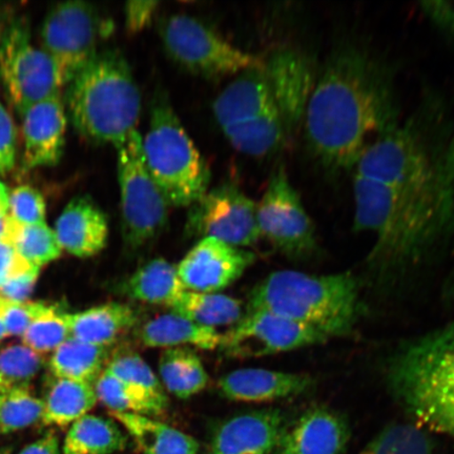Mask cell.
<instances>
[{"instance_id": "1", "label": "cell", "mask_w": 454, "mask_h": 454, "mask_svg": "<svg viewBox=\"0 0 454 454\" xmlns=\"http://www.w3.org/2000/svg\"><path fill=\"white\" fill-rule=\"evenodd\" d=\"M387 69L356 47L333 53L316 78L304 127L311 154L331 172L355 168L380 136L396 127Z\"/></svg>"}, {"instance_id": "2", "label": "cell", "mask_w": 454, "mask_h": 454, "mask_svg": "<svg viewBox=\"0 0 454 454\" xmlns=\"http://www.w3.org/2000/svg\"><path fill=\"white\" fill-rule=\"evenodd\" d=\"M356 231L376 237L367 258L379 284L395 283L423 263L454 230V185L402 189L355 176Z\"/></svg>"}, {"instance_id": "3", "label": "cell", "mask_w": 454, "mask_h": 454, "mask_svg": "<svg viewBox=\"0 0 454 454\" xmlns=\"http://www.w3.org/2000/svg\"><path fill=\"white\" fill-rule=\"evenodd\" d=\"M262 311L314 329L326 338L353 333L362 315L360 284L351 272H271L248 294L247 311Z\"/></svg>"}, {"instance_id": "4", "label": "cell", "mask_w": 454, "mask_h": 454, "mask_svg": "<svg viewBox=\"0 0 454 454\" xmlns=\"http://www.w3.org/2000/svg\"><path fill=\"white\" fill-rule=\"evenodd\" d=\"M74 129L92 145L117 146L137 129L141 95L126 57L98 52L67 85Z\"/></svg>"}, {"instance_id": "5", "label": "cell", "mask_w": 454, "mask_h": 454, "mask_svg": "<svg viewBox=\"0 0 454 454\" xmlns=\"http://www.w3.org/2000/svg\"><path fill=\"white\" fill-rule=\"evenodd\" d=\"M387 384L418 425L454 439V323L402 346Z\"/></svg>"}, {"instance_id": "6", "label": "cell", "mask_w": 454, "mask_h": 454, "mask_svg": "<svg viewBox=\"0 0 454 454\" xmlns=\"http://www.w3.org/2000/svg\"><path fill=\"white\" fill-rule=\"evenodd\" d=\"M142 152L169 207H190L208 191L211 170L166 95L157 93L153 100Z\"/></svg>"}, {"instance_id": "7", "label": "cell", "mask_w": 454, "mask_h": 454, "mask_svg": "<svg viewBox=\"0 0 454 454\" xmlns=\"http://www.w3.org/2000/svg\"><path fill=\"white\" fill-rule=\"evenodd\" d=\"M115 149L122 241L127 251L137 252L166 229L170 207L146 168L138 130Z\"/></svg>"}, {"instance_id": "8", "label": "cell", "mask_w": 454, "mask_h": 454, "mask_svg": "<svg viewBox=\"0 0 454 454\" xmlns=\"http://www.w3.org/2000/svg\"><path fill=\"white\" fill-rule=\"evenodd\" d=\"M357 177L410 190L452 184L411 127H395L372 142L356 166Z\"/></svg>"}, {"instance_id": "9", "label": "cell", "mask_w": 454, "mask_h": 454, "mask_svg": "<svg viewBox=\"0 0 454 454\" xmlns=\"http://www.w3.org/2000/svg\"><path fill=\"white\" fill-rule=\"evenodd\" d=\"M164 49L176 64L194 75L214 79L239 75L264 65L244 52L201 20L177 14L164 20L160 28Z\"/></svg>"}, {"instance_id": "10", "label": "cell", "mask_w": 454, "mask_h": 454, "mask_svg": "<svg viewBox=\"0 0 454 454\" xmlns=\"http://www.w3.org/2000/svg\"><path fill=\"white\" fill-rule=\"evenodd\" d=\"M109 25L94 5L65 2L51 9L41 28L42 49L53 61L60 88L69 85L98 53Z\"/></svg>"}, {"instance_id": "11", "label": "cell", "mask_w": 454, "mask_h": 454, "mask_svg": "<svg viewBox=\"0 0 454 454\" xmlns=\"http://www.w3.org/2000/svg\"><path fill=\"white\" fill-rule=\"evenodd\" d=\"M0 79L20 114L60 93L53 61L32 43L30 25L25 17L10 20L0 38Z\"/></svg>"}, {"instance_id": "12", "label": "cell", "mask_w": 454, "mask_h": 454, "mask_svg": "<svg viewBox=\"0 0 454 454\" xmlns=\"http://www.w3.org/2000/svg\"><path fill=\"white\" fill-rule=\"evenodd\" d=\"M257 219L261 238L288 258L305 260L317 253L315 225L283 168L272 174L257 204Z\"/></svg>"}, {"instance_id": "13", "label": "cell", "mask_w": 454, "mask_h": 454, "mask_svg": "<svg viewBox=\"0 0 454 454\" xmlns=\"http://www.w3.org/2000/svg\"><path fill=\"white\" fill-rule=\"evenodd\" d=\"M185 234L215 238L240 248L253 247L261 238L257 203L235 184L214 187L189 207Z\"/></svg>"}, {"instance_id": "14", "label": "cell", "mask_w": 454, "mask_h": 454, "mask_svg": "<svg viewBox=\"0 0 454 454\" xmlns=\"http://www.w3.org/2000/svg\"><path fill=\"white\" fill-rule=\"evenodd\" d=\"M328 338L309 327L262 311L247 312L223 334L220 348L236 359L261 357L326 342Z\"/></svg>"}, {"instance_id": "15", "label": "cell", "mask_w": 454, "mask_h": 454, "mask_svg": "<svg viewBox=\"0 0 454 454\" xmlns=\"http://www.w3.org/2000/svg\"><path fill=\"white\" fill-rule=\"evenodd\" d=\"M254 259V254L246 248L215 238H203L176 269L186 291L215 294L240 279Z\"/></svg>"}, {"instance_id": "16", "label": "cell", "mask_w": 454, "mask_h": 454, "mask_svg": "<svg viewBox=\"0 0 454 454\" xmlns=\"http://www.w3.org/2000/svg\"><path fill=\"white\" fill-rule=\"evenodd\" d=\"M22 169L54 167L64 155L67 114L60 93L36 102L20 114Z\"/></svg>"}, {"instance_id": "17", "label": "cell", "mask_w": 454, "mask_h": 454, "mask_svg": "<svg viewBox=\"0 0 454 454\" xmlns=\"http://www.w3.org/2000/svg\"><path fill=\"white\" fill-rule=\"evenodd\" d=\"M264 72L278 112L287 130L303 121L316 77L308 59L294 50H280L264 60Z\"/></svg>"}, {"instance_id": "18", "label": "cell", "mask_w": 454, "mask_h": 454, "mask_svg": "<svg viewBox=\"0 0 454 454\" xmlns=\"http://www.w3.org/2000/svg\"><path fill=\"white\" fill-rule=\"evenodd\" d=\"M284 431V417L277 408L238 414L215 430L213 454H271Z\"/></svg>"}, {"instance_id": "19", "label": "cell", "mask_w": 454, "mask_h": 454, "mask_svg": "<svg viewBox=\"0 0 454 454\" xmlns=\"http://www.w3.org/2000/svg\"><path fill=\"white\" fill-rule=\"evenodd\" d=\"M349 439V423L342 413L315 406L284 431L278 448L280 454H342Z\"/></svg>"}, {"instance_id": "20", "label": "cell", "mask_w": 454, "mask_h": 454, "mask_svg": "<svg viewBox=\"0 0 454 454\" xmlns=\"http://www.w3.org/2000/svg\"><path fill=\"white\" fill-rule=\"evenodd\" d=\"M315 381L309 374L241 368L219 380L218 388L226 399L247 403L274 402L309 393Z\"/></svg>"}, {"instance_id": "21", "label": "cell", "mask_w": 454, "mask_h": 454, "mask_svg": "<svg viewBox=\"0 0 454 454\" xmlns=\"http://www.w3.org/2000/svg\"><path fill=\"white\" fill-rule=\"evenodd\" d=\"M55 234L62 251L90 258L104 251L109 239L106 215L90 196H78L56 221Z\"/></svg>"}, {"instance_id": "22", "label": "cell", "mask_w": 454, "mask_h": 454, "mask_svg": "<svg viewBox=\"0 0 454 454\" xmlns=\"http://www.w3.org/2000/svg\"><path fill=\"white\" fill-rule=\"evenodd\" d=\"M276 107L264 65L244 71L215 99L213 112L221 129L253 121Z\"/></svg>"}, {"instance_id": "23", "label": "cell", "mask_w": 454, "mask_h": 454, "mask_svg": "<svg viewBox=\"0 0 454 454\" xmlns=\"http://www.w3.org/2000/svg\"><path fill=\"white\" fill-rule=\"evenodd\" d=\"M142 343L151 348H220L223 334L217 329L199 325L187 317L168 314L154 317L140 328Z\"/></svg>"}, {"instance_id": "24", "label": "cell", "mask_w": 454, "mask_h": 454, "mask_svg": "<svg viewBox=\"0 0 454 454\" xmlns=\"http://www.w3.org/2000/svg\"><path fill=\"white\" fill-rule=\"evenodd\" d=\"M70 336L109 348L137 322V312L128 304L109 302L75 314H66Z\"/></svg>"}, {"instance_id": "25", "label": "cell", "mask_w": 454, "mask_h": 454, "mask_svg": "<svg viewBox=\"0 0 454 454\" xmlns=\"http://www.w3.org/2000/svg\"><path fill=\"white\" fill-rule=\"evenodd\" d=\"M144 454H199L192 436L142 414L110 412Z\"/></svg>"}, {"instance_id": "26", "label": "cell", "mask_w": 454, "mask_h": 454, "mask_svg": "<svg viewBox=\"0 0 454 454\" xmlns=\"http://www.w3.org/2000/svg\"><path fill=\"white\" fill-rule=\"evenodd\" d=\"M119 288L129 299L168 309L186 291L176 266L163 258L153 259L140 266Z\"/></svg>"}, {"instance_id": "27", "label": "cell", "mask_w": 454, "mask_h": 454, "mask_svg": "<svg viewBox=\"0 0 454 454\" xmlns=\"http://www.w3.org/2000/svg\"><path fill=\"white\" fill-rule=\"evenodd\" d=\"M42 423L67 427L98 404L94 385L52 377L45 386Z\"/></svg>"}, {"instance_id": "28", "label": "cell", "mask_w": 454, "mask_h": 454, "mask_svg": "<svg viewBox=\"0 0 454 454\" xmlns=\"http://www.w3.org/2000/svg\"><path fill=\"white\" fill-rule=\"evenodd\" d=\"M128 438L113 419L94 414L77 419L70 426L62 444V454H114L124 450Z\"/></svg>"}, {"instance_id": "29", "label": "cell", "mask_w": 454, "mask_h": 454, "mask_svg": "<svg viewBox=\"0 0 454 454\" xmlns=\"http://www.w3.org/2000/svg\"><path fill=\"white\" fill-rule=\"evenodd\" d=\"M109 362V348L70 337L53 351L49 366L53 377L94 385Z\"/></svg>"}, {"instance_id": "30", "label": "cell", "mask_w": 454, "mask_h": 454, "mask_svg": "<svg viewBox=\"0 0 454 454\" xmlns=\"http://www.w3.org/2000/svg\"><path fill=\"white\" fill-rule=\"evenodd\" d=\"M238 152L252 157H264L280 149L288 132L277 107L247 122L223 129Z\"/></svg>"}, {"instance_id": "31", "label": "cell", "mask_w": 454, "mask_h": 454, "mask_svg": "<svg viewBox=\"0 0 454 454\" xmlns=\"http://www.w3.org/2000/svg\"><path fill=\"white\" fill-rule=\"evenodd\" d=\"M159 377L163 388L181 400L201 393L209 379L200 357L184 348L164 349L159 359Z\"/></svg>"}, {"instance_id": "32", "label": "cell", "mask_w": 454, "mask_h": 454, "mask_svg": "<svg viewBox=\"0 0 454 454\" xmlns=\"http://www.w3.org/2000/svg\"><path fill=\"white\" fill-rule=\"evenodd\" d=\"M169 311L213 329L234 326L244 316L240 301L221 293L185 291L170 306Z\"/></svg>"}, {"instance_id": "33", "label": "cell", "mask_w": 454, "mask_h": 454, "mask_svg": "<svg viewBox=\"0 0 454 454\" xmlns=\"http://www.w3.org/2000/svg\"><path fill=\"white\" fill-rule=\"evenodd\" d=\"M105 369L153 403L161 413L167 410L168 400L160 379L138 354L130 351L117 354Z\"/></svg>"}, {"instance_id": "34", "label": "cell", "mask_w": 454, "mask_h": 454, "mask_svg": "<svg viewBox=\"0 0 454 454\" xmlns=\"http://www.w3.org/2000/svg\"><path fill=\"white\" fill-rule=\"evenodd\" d=\"M8 240L26 262L38 269L59 259L64 252L54 230L45 223L20 225L12 221Z\"/></svg>"}, {"instance_id": "35", "label": "cell", "mask_w": 454, "mask_h": 454, "mask_svg": "<svg viewBox=\"0 0 454 454\" xmlns=\"http://www.w3.org/2000/svg\"><path fill=\"white\" fill-rule=\"evenodd\" d=\"M433 439L418 424H393L380 433L360 454H434Z\"/></svg>"}, {"instance_id": "36", "label": "cell", "mask_w": 454, "mask_h": 454, "mask_svg": "<svg viewBox=\"0 0 454 454\" xmlns=\"http://www.w3.org/2000/svg\"><path fill=\"white\" fill-rule=\"evenodd\" d=\"M41 354L22 345H11L0 351V395L16 389L30 388L42 371Z\"/></svg>"}, {"instance_id": "37", "label": "cell", "mask_w": 454, "mask_h": 454, "mask_svg": "<svg viewBox=\"0 0 454 454\" xmlns=\"http://www.w3.org/2000/svg\"><path fill=\"white\" fill-rule=\"evenodd\" d=\"M98 402H101L111 412L142 414V416H159L161 412L145 396L114 377L106 369L94 384Z\"/></svg>"}, {"instance_id": "38", "label": "cell", "mask_w": 454, "mask_h": 454, "mask_svg": "<svg viewBox=\"0 0 454 454\" xmlns=\"http://www.w3.org/2000/svg\"><path fill=\"white\" fill-rule=\"evenodd\" d=\"M66 314L54 306L45 305L21 337L22 344L41 355L59 348L71 337Z\"/></svg>"}, {"instance_id": "39", "label": "cell", "mask_w": 454, "mask_h": 454, "mask_svg": "<svg viewBox=\"0 0 454 454\" xmlns=\"http://www.w3.org/2000/svg\"><path fill=\"white\" fill-rule=\"evenodd\" d=\"M43 400L30 388L16 389L0 395V435L16 433L41 421Z\"/></svg>"}, {"instance_id": "40", "label": "cell", "mask_w": 454, "mask_h": 454, "mask_svg": "<svg viewBox=\"0 0 454 454\" xmlns=\"http://www.w3.org/2000/svg\"><path fill=\"white\" fill-rule=\"evenodd\" d=\"M45 211L44 198L35 187L21 185L9 192L8 215L14 223H44Z\"/></svg>"}, {"instance_id": "41", "label": "cell", "mask_w": 454, "mask_h": 454, "mask_svg": "<svg viewBox=\"0 0 454 454\" xmlns=\"http://www.w3.org/2000/svg\"><path fill=\"white\" fill-rule=\"evenodd\" d=\"M44 303L11 302L0 298V317H2L9 337H22L28 326L45 308Z\"/></svg>"}, {"instance_id": "42", "label": "cell", "mask_w": 454, "mask_h": 454, "mask_svg": "<svg viewBox=\"0 0 454 454\" xmlns=\"http://www.w3.org/2000/svg\"><path fill=\"white\" fill-rule=\"evenodd\" d=\"M17 150V130L3 102L0 101V175H4L15 167Z\"/></svg>"}, {"instance_id": "43", "label": "cell", "mask_w": 454, "mask_h": 454, "mask_svg": "<svg viewBox=\"0 0 454 454\" xmlns=\"http://www.w3.org/2000/svg\"><path fill=\"white\" fill-rule=\"evenodd\" d=\"M160 3L153 0H133L124 5V26L129 34H139L152 24Z\"/></svg>"}, {"instance_id": "44", "label": "cell", "mask_w": 454, "mask_h": 454, "mask_svg": "<svg viewBox=\"0 0 454 454\" xmlns=\"http://www.w3.org/2000/svg\"><path fill=\"white\" fill-rule=\"evenodd\" d=\"M41 269L36 266L17 272L0 287V298L11 301V302H27L28 297L35 286Z\"/></svg>"}, {"instance_id": "45", "label": "cell", "mask_w": 454, "mask_h": 454, "mask_svg": "<svg viewBox=\"0 0 454 454\" xmlns=\"http://www.w3.org/2000/svg\"><path fill=\"white\" fill-rule=\"evenodd\" d=\"M421 8L439 30L454 37V2H424Z\"/></svg>"}, {"instance_id": "46", "label": "cell", "mask_w": 454, "mask_h": 454, "mask_svg": "<svg viewBox=\"0 0 454 454\" xmlns=\"http://www.w3.org/2000/svg\"><path fill=\"white\" fill-rule=\"evenodd\" d=\"M30 266L16 253L12 244L9 240L0 241V287L17 272L25 270Z\"/></svg>"}, {"instance_id": "47", "label": "cell", "mask_w": 454, "mask_h": 454, "mask_svg": "<svg viewBox=\"0 0 454 454\" xmlns=\"http://www.w3.org/2000/svg\"><path fill=\"white\" fill-rule=\"evenodd\" d=\"M19 454H60L59 438L54 431H49L41 439L26 446Z\"/></svg>"}, {"instance_id": "48", "label": "cell", "mask_w": 454, "mask_h": 454, "mask_svg": "<svg viewBox=\"0 0 454 454\" xmlns=\"http://www.w3.org/2000/svg\"><path fill=\"white\" fill-rule=\"evenodd\" d=\"M442 166H444L445 174L453 184L454 181V136L448 145L444 157H442Z\"/></svg>"}, {"instance_id": "49", "label": "cell", "mask_w": 454, "mask_h": 454, "mask_svg": "<svg viewBox=\"0 0 454 454\" xmlns=\"http://www.w3.org/2000/svg\"><path fill=\"white\" fill-rule=\"evenodd\" d=\"M11 225H12V220L10 219L8 211L0 209V241L8 240Z\"/></svg>"}, {"instance_id": "50", "label": "cell", "mask_w": 454, "mask_h": 454, "mask_svg": "<svg viewBox=\"0 0 454 454\" xmlns=\"http://www.w3.org/2000/svg\"><path fill=\"white\" fill-rule=\"evenodd\" d=\"M9 192L7 186L0 181V209L4 211H8Z\"/></svg>"}, {"instance_id": "51", "label": "cell", "mask_w": 454, "mask_h": 454, "mask_svg": "<svg viewBox=\"0 0 454 454\" xmlns=\"http://www.w3.org/2000/svg\"><path fill=\"white\" fill-rule=\"evenodd\" d=\"M9 24V9L0 4V38L3 36L5 27Z\"/></svg>"}, {"instance_id": "52", "label": "cell", "mask_w": 454, "mask_h": 454, "mask_svg": "<svg viewBox=\"0 0 454 454\" xmlns=\"http://www.w3.org/2000/svg\"><path fill=\"white\" fill-rule=\"evenodd\" d=\"M8 337H9V333H8L7 328H5L3 319H2V317H0V340H3L4 339L8 338Z\"/></svg>"}, {"instance_id": "53", "label": "cell", "mask_w": 454, "mask_h": 454, "mask_svg": "<svg viewBox=\"0 0 454 454\" xmlns=\"http://www.w3.org/2000/svg\"><path fill=\"white\" fill-rule=\"evenodd\" d=\"M0 454H12V448H0Z\"/></svg>"}, {"instance_id": "54", "label": "cell", "mask_w": 454, "mask_h": 454, "mask_svg": "<svg viewBox=\"0 0 454 454\" xmlns=\"http://www.w3.org/2000/svg\"><path fill=\"white\" fill-rule=\"evenodd\" d=\"M453 185H454V181H453Z\"/></svg>"}]
</instances>
